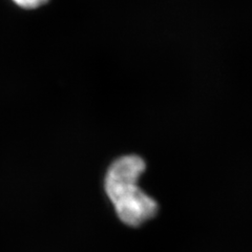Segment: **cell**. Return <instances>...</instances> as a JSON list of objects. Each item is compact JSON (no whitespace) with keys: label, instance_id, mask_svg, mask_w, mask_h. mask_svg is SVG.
<instances>
[{"label":"cell","instance_id":"obj_1","mask_svg":"<svg viewBox=\"0 0 252 252\" xmlns=\"http://www.w3.org/2000/svg\"><path fill=\"white\" fill-rule=\"evenodd\" d=\"M146 165L141 157L124 156L110 165L104 180L108 199L117 216L125 225L138 227L158 212L157 202L139 186V179Z\"/></svg>","mask_w":252,"mask_h":252},{"label":"cell","instance_id":"obj_2","mask_svg":"<svg viewBox=\"0 0 252 252\" xmlns=\"http://www.w3.org/2000/svg\"><path fill=\"white\" fill-rule=\"evenodd\" d=\"M13 1L22 9H37L39 6H42L49 0H13Z\"/></svg>","mask_w":252,"mask_h":252}]
</instances>
